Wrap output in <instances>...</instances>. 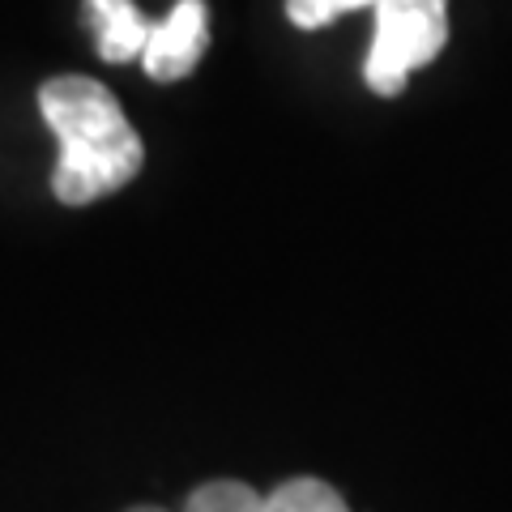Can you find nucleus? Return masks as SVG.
<instances>
[{"mask_svg":"<svg viewBox=\"0 0 512 512\" xmlns=\"http://www.w3.org/2000/svg\"><path fill=\"white\" fill-rule=\"evenodd\" d=\"M184 512H265V495H256L248 483L218 478V483H205L192 491Z\"/></svg>","mask_w":512,"mask_h":512,"instance_id":"obj_6","label":"nucleus"},{"mask_svg":"<svg viewBox=\"0 0 512 512\" xmlns=\"http://www.w3.org/2000/svg\"><path fill=\"white\" fill-rule=\"evenodd\" d=\"M376 0H286V18L299 30H320L329 26L338 13H355V9H372Z\"/></svg>","mask_w":512,"mask_h":512,"instance_id":"obj_7","label":"nucleus"},{"mask_svg":"<svg viewBox=\"0 0 512 512\" xmlns=\"http://www.w3.org/2000/svg\"><path fill=\"white\" fill-rule=\"evenodd\" d=\"M210 47V5L205 0H175L163 22H154L141 64L154 82H180L201 64Z\"/></svg>","mask_w":512,"mask_h":512,"instance_id":"obj_3","label":"nucleus"},{"mask_svg":"<svg viewBox=\"0 0 512 512\" xmlns=\"http://www.w3.org/2000/svg\"><path fill=\"white\" fill-rule=\"evenodd\" d=\"M133 512H167V508H150V504H146V508H133Z\"/></svg>","mask_w":512,"mask_h":512,"instance_id":"obj_8","label":"nucleus"},{"mask_svg":"<svg viewBox=\"0 0 512 512\" xmlns=\"http://www.w3.org/2000/svg\"><path fill=\"white\" fill-rule=\"evenodd\" d=\"M39 111L60 141L52 192L64 205H90L120 192L146 163L137 128L128 124L116 94L94 77H52L39 90Z\"/></svg>","mask_w":512,"mask_h":512,"instance_id":"obj_1","label":"nucleus"},{"mask_svg":"<svg viewBox=\"0 0 512 512\" xmlns=\"http://www.w3.org/2000/svg\"><path fill=\"white\" fill-rule=\"evenodd\" d=\"M265 512H350V508L320 478H291L274 495H265Z\"/></svg>","mask_w":512,"mask_h":512,"instance_id":"obj_5","label":"nucleus"},{"mask_svg":"<svg viewBox=\"0 0 512 512\" xmlns=\"http://www.w3.org/2000/svg\"><path fill=\"white\" fill-rule=\"evenodd\" d=\"M86 18L99 30V56L107 64L141 60L154 22L141 13L133 0H86Z\"/></svg>","mask_w":512,"mask_h":512,"instance_id":"obj_4","label":"nucleus"},{"mask_svg":"<svg viewBox=\"0 0 512 512\" xmlns=\"http://www.w3.org/2000/svg\"><path fill=\"white\" fill-rule=\"evenodd\" d=\"M376 35L363 82L384 99L402 94L410 73L431 64L448 43V0H376Z\"/></svg>","mask_w":512,"mask_h":512,"instance_id":"obj_2","label":"nucleus"}]
</instances>
